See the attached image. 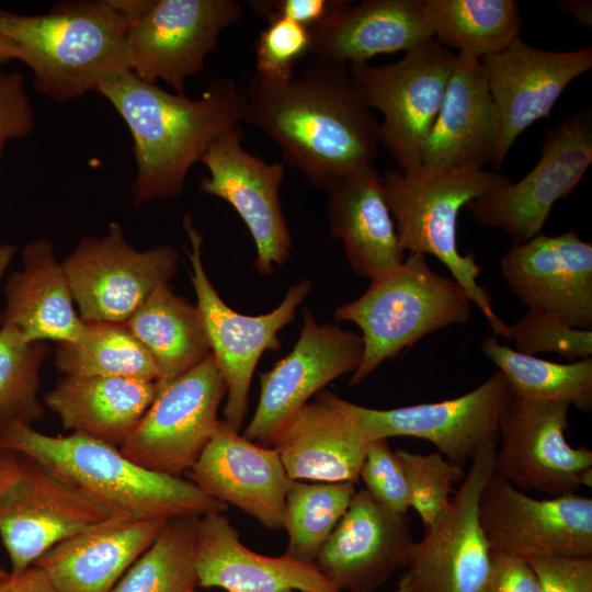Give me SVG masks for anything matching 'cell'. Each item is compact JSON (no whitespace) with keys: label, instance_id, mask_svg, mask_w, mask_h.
<instances>
[{"label":"cell","instance_id":"60d3db41","mask_svg":"<svg viewBox=\"0 0 592 592\" xmlns=\"http://www.w3.org/2000/svg\"><path fill=\"white\" fill-rule=\"evenodd\" d=\"M267 22L255 42V72L274 81L289 80L296 62L309 53L310 30L284 18Z\"/></svg>","mask_w":592,"mask_h":592},{"label":"cell","instance_id":"b9f144b4","mask_svg":"<svg viewBox=\"0 0 592 592\" xmlns=\"http://www.w3.org/2000/svg\"><path fill=\"white\" fill-rule=\"evenodd\" d=\"M360 479L378 503L392 512L407 514L410 501L406 473L397 451L391 449L387 439L369 441Z\"/></svg>","mask_w":592,"mask_h":592},{"label":"cell","instance_id":"cb8c5ba5","mask_svg":"<svg viewBox=\"0 0 592 592\" xmlns=\"http://www.w3.org/2000/svg\"><path fill=\"white\" fill-rule=\"evenodd\" d=\"M187 473L207 496L240 509L269 530L284 528L292 479L274 447L248 441L220 421Z\"/></svg>","mask_w":592,"mask_h":592},{"label":"cell","instance_id":"d6a6232c","mask_svg":"<svg viewBox=\"0 0 592 592\" xmlns=\"http://www.w3.org/2000/svg\"><path fill=\"white\" fill-rule=\"evenodd\" d=\"M422 8L435 41L478 59L520 37L522 18L513 0H422Z\"/></svg>","mask_w":592,"mask_h":592},{"label":"cell","instance_id":"ab89813d","mask_svg":"<svg viewBox=\"0 0 592 592\" xmlns=\"http://www.w3.org/2000/svg\"><path fill=\"white\" fill-rule=\"evenodd\" d=\"M509 332L514 350L522 354L536 356L555 352L572 362L592 355V330L574 328L545 310L528 308L521 319L509 326Z\"/></svg>","mask_w":592,"mask_h":592},{"label":"cell","instance_id":"f907efd6","mask_svg":"<svg viewBox=\"0 0 592 592\" xmlns=\"http://www.w3.org/2000/svg\"><path fill=\"white\" fill-rule=\"evenodd\" d=\"M15 456V453L3 447L0 444V483L3 480L5 474L9 470V467Z\"/></svg>","mask_w":592,"mask_h":592},{"label":"cell","instance_id":"f6af8a7d","mask_svg":"<svg viewBox=\"0 0 592 592\" xmlns=\"http://www.w3.org/2000/svg\"><path fill=\"white\" fill-rule=\"evenodd\" d=\"M348 0H253V12L267 21L284 18L309 30L325 22L344 7Z\"/></svg>","mask_w":592,"mask_h":592},{"label":"cell","instance_id":"1f68e13d","mask_svg":"<svg viewBox=\"0 0 592 592\" xmlns=\"http://www.w3.org/2000/svg\"><path fill=\"white\" fill-rule=\"evenodd\" d=\"M123 323L149 352L159 374L157 383L186 373L212 353L197 306L168 284L158 287Z\"/></svg>","mask_w":592,"mask_h":592},{"label":"cell","instance_id":"4fadbf2b","mask_svg":"<svg viewBox=\"0 0 592 592\" xmlns=\"http://www.w3.org/2000/svg\"><path fill=\"white\" fill-rule=\"evenodd\" d=\"M591 163L592 112L585 110L545 130L540 158L523 179L466 207L479 225L526 242L542 234L555 203L569 195Z\"/></svg>","mask_w":592,"mask_h":592},{"label":"cell","instance_id":"8d00e7d4","mask_svg":"<svg viewBox=\"0 0 592 592\" xmlns=\"http://www.w3.org/2000/svg\"><path fill=\"white\" fill-rule=\"evenodd\" d=\"M197 517L166 522L151 545L111 592H192L197 587L194 533Z\"/></svg>","mask_w":592,"mask_h":592},{"label":"cell","instance_id":"4316f807","mask_svg":"<svg viewBox=\"0 0 592 592\" xmlns=\"http://www.w3.org/2000/svg\"><path fill=\"white\" fill-rule=\"evenodd\" d=\"M330 234L361 277L369 281L396 271L405 261L395 221L385 200L383 175L369 163L327 191Z\"/></svg>","mask_w":592,"mask_h":592},{"label":"cell","instance_id":"e0dca14e","mask_svg":"<svg viewBox=\"0 0 592 592\" xmlns=\"http://www.w3.org/2000/svg\"><path fill=\"white\" fill-rule=\"evenodd\" d=\"M300 335L293 350L272 369L260 374V397L243 437L272 446L282 425L311 396L332 380L354 373L363 357L360 334L327 323L320 326L310 309L303 310Z\"/></svg>","mask_w":592,"mask_h":592},{"label":"cell","instance_id":"e575fe53","mask_svg":"<svg viewBox=\"0 0 592 592\" xmlns=\"http://www.w3.org/2000/svg\"><path fill=\"white\" fill-rule=\"evenodd\" d=\"M55 362L66 375L159 379L149 352L118 322L84 321L78 340L58 343Z\"/></svg>","mask_w":592,"mask_h":592},{"label":"cell","instance_id":"9c48e42d","mask_svg":"<svg viewBox=\"0 0 592 592\" xmlns=\"http://www.w3.org/2000/svg\"><path fill=\"white\" fill-rule=\"evenodd\" d=\"M226 392L212 353L186 373L157 383L152 402L118 447L121 453L148 470L182 477L216 432Z\"/></svg>","mask_w":592,"mask_h":592},{"label":"cell","instance_id":"7dc6e473","mask_svg":"<svg viewBox=\"0 0 592 592\" xmlns=\"http://www.w3.org/2000/svg\"><path fill=\"white\" fill-rule=\"evenodd\" d=\"M0 592H58L46 572L32 565L19 572H9L0 580Z\"/></svg>","mask_w":592,"mask_h":592},{"label":"cell","instance_id":"ffe728a7","mask_svg":"<svg viewBox=\"0 0 592 592\" xmlns=\"http://www.w3.org/2000/svg\"><path fill=\"white\" fill-rule=\"evenodd\" d=\"M510 398L506 378L498 371L457 398L384 410L357 405V410L369 440L422 439L463 467L498 440L499 420Z\"/></svg>","mask_w":592,"mask_h":592},{"label":"cell","instance_id":"30bf717a","mask_svg":"<svg viewBox=\"0 0 592 592\" xmlns=\"http://www.w3.org/2000/svg\"><path fill=\"white\" fill-rule=\"evenodd\" d=\"M497 441L471 460L449 506L414 542L394 592H480L491 548L479 520V500L494 474Z\"/></svg>","mask_w":592,"mask_h":592},{"label":"cell","instance_id":"74e56055","mask_svg":"<svg viewBox=\"0 0 592 592\" xmlns=\"http://www.w3.org/2000/svg\"><path fill=\"white\" fill-rule=\"evenodd\" d=\"M49 353L42 341H27L12 326H0V425L32 424L44 417L37 397L39 372Z\"/></svg>","mask_w":592,"mask_h":592},{"label":"cell","instance_id":"f1b7e54d","mask_svg":"<svg viewBox=\"0 0 592 592\" xmlns=\"http://www.w3.org/2000/svg\"><path fill=\"white\" fill-rule=\"evenodd\" d=\"M166 522L114 516L59 542L33 565L58 592H111Z\"/></svg>","mask_w":592,"mask_h":592},{"label":"cell","instance_id":"ba28073f","mask_svg":"<svg viewBox=\"0 0 592 592\" xmlns=\"http://www.w3.org/2000/svg\"><path fill=\"white\" fill-rule=\"evenodd\" d=\"M184 230L191 243L185 249L191 262V281L208 337L212 354L227 386L223 422L239 431L248 411L251 379L261 355L281 349L277 333L295 318L298 306L310 292L307 278L291 286L272 311L248 316L231 309L207 277L202 262L203 237L190 215L184 216Z\"/></svg>","mask_w":592,"mask_h":592},{"label":"cell","instance_id":"484cf974","mask_svg":"<svg viewBox=\"0 0 592 592\" xmlns=\"http://www.w3.org/2000/svg\"><path fill=\"white\" fill-rule=\"evenodd\" d=\"M499 121L480 59L457 53L421 166L429 169L483 168L492 162Z\"/></svg>","mask_w":592,"mask_h":592},{"label":"cell","instance_id":"7bdbcfd3","mask_svg":"<svg viewBox=\"0 0 592 592\" xmlns=\"http://www.w3.org/2000/svg\"><path fill=\"white\" fill-rule=\"evenodd\" d=\"M35 115L20 71L0 73V157L10 139L27 137Z\"/></svg>","mask_w":592,"mask_h":592},{"label":"cell","instance_id":"6da1fadb","mask_svg":"<svg viewBox=\"0 0 592 592\" xmlns=\"http://www.w3.org/2000/svg\"><path fill=\"white\" fill-rule=\"evenodd\" d=\"M243 93V122L272 138L284 162L320 190L327 192L378 156L379 122L348 65L311 58L286 81L255 72Z\"/></svg>","mask_w":592,"mask_h":592},{"label":"cell","instance_id":"7a4b0ae2","mask_svg":"<svg viewBox=\"0 0 592 592\" xmlns=\"http://www.w3.org/2000/svg\"><path fill=\"white\" fill-rule=\"evenodd\" d=\"M95 92L114 106L132 134L135 206L178 197L191 168L214 141L244 119V93L230 78L212 81L198 99H190L126 70L102 82Z\"/></svg>","mask_w":592,"mask_h":592},{"label":"cell","instance_id":"44dd1931","mask_svg":"<svg viewBox=\"0 0 592 592\" xmlns=\"http://www.w3.org/2000/svg\"><path fill=\"white\" fill-rule=\"evenodd\" d=\"M508 288L528 308L592 329V244L574 229L513 242L500 261Z\"/></svg>","mask_w":592,"mask_h":592},{"label":"cell","instance_id":"ee69618b","mask_svg":"<svg viewBox=\"0 0 592 592\" xmlns=\"http://www.w3.org/2000/svg\"><path fill=\"white\" fill-rule=\"evenodd\" d=\"M527 561L540 592H592V556H544Z\"/></svg>","mask_w":592,"mask_h":592},{"label":"cell","instance_id":"f546056e","mask_svg":"<svg viewBox=\"0 0 592 592\" xmlns=\"http://www.w3.org/2000/svg\"><path fill=\"white\" fill-rule=\"evenodd\" d=\"M0 326L14 327L27 341L73 342L84 321L73 308V296L46 238L30 241L22 252V270L4 284Z\"/></svg>","mask_w":592,"mask_h":592},{"label":"cell","instance_id":"d6986e66","mask_svg":"<svg viewBox=\"0 0 592 592\" xmlns=\"http://www.w3.org/2000/svg\"><path fill=\"white\" fill-rule=\"evenodd\" d=\"M480 61L499 121L491 163L500 169L515 139L534 122L548 117L567 86L591 69L592 47L548 52L517 37Z\"/></svg>","mask_w":592,"mask_h":592},{"label":"cell","instance_id":"f5cc1de1","mask_svg":"<svg viewBox=\"0 0 592 592\" xmlns=\"http://www.w3.org/2000/svg\"><path fill=\"white\" fill-rule=\"evenodd\" d=\"M9 576V572H7L3 568L0 567V580L4 579Z\"/></svg>","mask_w":592,"mask_h":592},{"label":"cell","instance_id":"c3c4849f","mask_svg":"<svg viewBox=\"0 0 592 592\" xmlns=\"http://www.w3.org/2000/svg\"><path fill=\"white\" fill-rule=\"evenodd\" d=\"M558 7L570 14L579 25L591 29L592 2L590 0H562L558 2Z\"/></svg>","mask_w":592,"mask_h":592},{"label":"cell","instance_id":"4dcf8cb0","mask_svg":"<svg viewBox=\"0 0 592 592\" xmlns=\"http://www.w3.org/2000/svg\"><path fill=\"white\" fill-rule=\"evenodd\" d=\"M157 382L114 376L66 375L45 395L44 403L64 428L121 446L143 418Z\"/></svg>","mask_w":592,"mask_h":592},{"label":"cell","instance_id":"d590c367","mask_svg":"<svg viewBox=\"0 0 592 592\" xmlns=\"http://www.w3.org/2000/svg\"><path fill=\"white\" fill-rule=\"evenodd\" d=\"M356 491L355 482L292 480L284 505V528L288 534L284 556L314 563Z\"/></svg>","mask_w":592,"mask_h":592},{"label":"cell","instance_id":"d4e9b609","mask_svg":"<svg viewBox=\"0 0 592 592\" xmlns=\"http://www.w3.org/2000/svg\"><path fill=\"white\" fill-rule=\"evenodd\" d=\"M197 587L226 592H342L315 566L260 555L240 542L224 513L197 517L194 533Z\"/></svg>","mask_w":592,"mask_h":592},{"label":"cell","instance_id":"5bb4252c","mask_svg":"<svg viewBox=\"0 0 592 592\" xmlns=\"http://www.w3.org/2000/svg\"><path fill=\"white\" fill-rule=\"evenodd\" d=\"M570 405L511 397L498 425L494 473L548 497L592 485V451L566 440Z\"/></svg>","mask_w":592,"mask_h":592},{"label":"cell","instance_id":"db71d44e","mask_svg":"<svg viewBox=\"0 0 592 592\" xmlns=\"http://www.w3.org/2000/svg\"><path fill=\"white\" fill-rule=\"evenodd\" d=\"M192 592H195V591H192Z\"/></svg>","mask_w":592,"mask_h":592},{"label":"cell","instance_id":"8fae6325","mask_svg":"<svg viewBox=\"0 0 592 592\" xmlns=\"http://www.w3.org/2000/svg\"><path fill=\"white\" fill-rule=\"evenodd\" d=\"M115 515L15 453L0 483V538L11 572L32 566L59 542Z\"/></svg>","mask_w":592,"mask_h":592},{"label":"cell","instance_id":"5b68a950","mask_svg":"<svg viewBox=\"0 0 592 592\" xmlns=\"http://www.w3.org/2000/svg\"><path fill=\"white\" fill-rule=\"evenodd\" d=\"M383 189L395 221L401 248L432 254L451 272L483 314L494 335L509 340V326L493 311L491 299L477 277L481 272L473 252L460 254L457 247L459 210L512 181L498 171L479 167L384 172Z\"/></svg>","mask_w":592,"mask_h":592},{"label":"cell","instance_id":"816d5d0a","mask_svg":"<svg viewBox=\"0 0 592 592\" xmlns=\"http://www.w3.org/2000/svg\"><path fill=\"white\" fill-rule=\"evenodd\" d=\"M8 61H10V60H9V58L7 57V55L4 54V50H3V48H2V46H1V44H0V73L2 72V69H1L2 66H3L4 64H7Z\"/></svg>","mask_w":592,"mask_h":592},{"label":"cell","instance_id":"8992f818","mask_svg":"<svg viewBox=\"0 0 592 592\" xmlns=\"http://www.w3.org/2000/svg\"><path fill=\"white\" fill-rule=\"evenodd\" d=\"M473 301L454 280L434 272L426 255L410 252L392 273L373 280L355 300L334 311L362 331L363 357L350 386L360 385L383 362L429 333L469 320Z\"/></svg>","mask_w":592,"mask_h":592},{"label":"cell","instance_id":"3957f363","mask_svg":"<svg viewBox=\"0 0 592 592\" xmlns=\"http://www.w3.org/2000/svg\"><path fill=\"white\" fill-rule=\"evenodd\" d=\"M130 20L115 0L71 1L42 14L0 9V44L33 72L34 89L71 101L129 70Z\"/></svg>","mask_w":592,"mask_h":592},{"label":"cell","instance_id":"52a82bcc","mask_svg":"<svg viewBox=\"0 0 592 592\" xmlns=\"http://www.w3.org/2000/svg\"><path fill=\"white\" fill-rule=\"evenodd\" d=\"M456 55L431 38L392 64L349 65L366 103L383 116L379 143L400 172L421 166L423 146L441 109Z\"/></svg>","mask_w":592,"mask_h":592},{"label":"cell","instance_id":"7c38bea8","mask_svg":"<svg viewBox=\"0 0 592 592\" xmlns=\"http://www.w3.org/2000/svg\"><path fill=\"white\" fill-rule=\"evenodd\" d=\"M179 253L171 244L138 251L119 224L106 235L84 237L60 264L84 321L123 323L173 277Z\"/></svg>","mask_w":592,"mask_h":592},{"label":"cell","instance_id":"ac0fdd59","mask_svg":"<svg viewBox=\"0 0 592 592\" xmlns=\"http://www.w3.org/2000/svg\"><path fill=\"white\" fill-rule=\"evenodd\" d=\"M209 175L200 191L226 201L248 227L257 249L255 267L274 272L289 257L292 238L280 200L284 164L267 162L242 146L240 126L220 136L201 159Z\"/></svg>","mask_w":592,"mask_h":592},{"label":"cell","instance_id":"836d02e7","mask_svg":"<svg viewBox=\"0 0 592 592\" xmlns=\"http://www.w3.org/2000/svg\"><path fill=\"white\" fill-rule=\"evenodd\" d=\"M481 351L506 378L511 397L530 401H565L583 412L592 410V357L567 364L522 354L500 344L497 337Z\"/></svg>","mask_w":592,"mask_h":592},{"label":"cell","instance_id":"f35d334b","mask_svg":"<svg viewBox=\"0 0 592 592\" xmlns=\"http://www.w3.org/2000/svg\"><path fill=\"white\" fill-rule=\"evenodd\" d=\"M397 454L407 477L410 508L428 528L449 506L451 494L455 492L453 483L462 482L466 473L439 452L420 454L397 449Z\"/></svg>","mask_w":592,"mask_h":592},{"label":"cell","instance_id":"681fc988","mask_svg":"<svg viewBox=\"0 0 592 592\" xmlns=\"http://www.w3.org/2000/svg\"><path fill=\"white\" fill-rule=\"evenodd\" d=\"M15 252V246L10 243L0 244V280L7 267L10 265Z\"/></svg>","mask_w":592,"mask_h":592},{"label":"cell","instance_id":"603a6c76","mask_svg":"<svg viewBox=\"0 0 592 592\" xmlns=\"http://www.w3.org/2000/svg\"><path fill=\"white\" fill-rule=\"evenodd\" d=\"M369 441L357 405L321 390L282 425L272 446L292 480L356 483Z\"/></svg>","mask_w":592,"mask_h":592},{"label":"cell","instance_id":"9a60e30c","mask_svg":"<svg viewBox=\"0 0 592 592\" xmlns=\"http://www.w3.org/2000/svg\"><path fill=\"white\" fill-rule=\"evenodd\" d=\"M243 15L236 0H153L130 27L129 70L146 82L163 81L185 93L186 79L203 70L220 34Z\"/></svg>","mask_w":592,"mask_h":592},{"label":"cell","instance_id":"2e32d148","mask_svg":"<svg viewBox=\"0 0 592 592\" xmlns=\"http://www.w3.org/2000/svg\"><path fill=\"white\" fill-rule=\"evenodd\" d=\"M479 520L491 550L524 559L592 556V499L578 493L535 499L494 473Z\"/></svg>","mask_w":592,"mask_h":592},{"label":"cell","instance_id":"83f0119b","mask_svg":"<svg viewBox=\"0 0 592 592\" xmlns=\"http://www.w3.org/2000/svg\"><path fill=\"white\" fill-rule=\"evenodd\" d=\"M431 38L422 0L349 1L310 29L309 54L349 66L367 62L378 54L407 53Z\"/></svg>","mask_w":592,"mask_h":592},{"label":"cell","instance_id":"7402d4cb","mask_svg":"<svg viewBox=\"0 0 592 592\" xmlns=\"http://www.w3.org/2000/svg\"><path fill=\"white\" fill-rule=\"evenodd\" d=\"M413 543L407 514L360 489L314 563L342 592H375L409 565Z\"/></svg>","mask_w":592,"mask_h":592},{"label":"cell","instance_id":"bcb514c9","mask_svg":"<svg viewBox=\"0 0 592 592\" xmlns=\"http://www.w3.org/2000/svg\"><path fill=\"white\" fill-rule=\"evenodd\" d=\"M480 592H540L527 559L491 550L490 568Z\"/></svg>","mask_w":592,"mask_h":592},{"label":"cell","instance_id":"277c9868","mask_svg":"<svg viewBox=\"0 0 592 592\" xmlns=\"http://www.w3.org/2000/svg\"><path fill=\"white\" fill-rule=\"evenodd\" d=\"M0 444L34 459L115 516L169 521L228 509L192 481L143 468L118 447L83 434L48 435L15 421L0 425Z\"/></svg>","mask_w":592,"mask_h":592}]
</instances>
